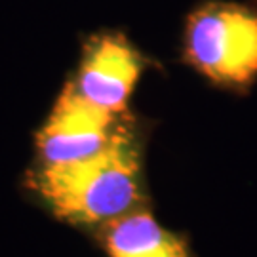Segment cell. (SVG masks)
<instances>
[{
    "label": "cell",
    "mask_w": 257,
    "mask_h": 257,
    "mask_svg": "<svg viewBox=\"0 0 257 257\" xmlns=\"http://www.w3.org/2000/svg\"><path fill=\"white\" fill-rule=\"evenodd\" d=\"M35 189L54 213L73 223H109L139 200V155L134 139L118 128L97 153L65 164L44 166Z\"/></svg>",
    "instance_id": "obj_1"
},
{
    "label": "cell",
    "mask_w": 257,
    "mask_h": 257,
    "mask_svg": "<svg viewBox=\"0 0 257 257\" xmlns=\"http://www.w3.org/2000/svg\"><path fill=\"white\" fill-rule=\"evenodd\" d=\"M185 57L204 78L227 90L257 80V10L236 2H206L185 23Z\"/></svg>",
    "instance_id": "obj_2"
},
{
    "label": "cell",
    "mask_w": 257,
    "mask_h": 257,
    "mask_svg": "<svg viewBox=\"0 0 257 257\" xmlns=\"http://www.w3.org/2000/svg\"><path fill=\"white\" fill-rule=\"evenodd\" d=\"M116 118L118 114L84 99L67 82L37 134V149L44 166L74 162L97 153L118 132Z\"/></svg>",
    "instance_id": "obj_3"
},
{
    "label": "cell",
    "mask_w": 257,
    "mask_h": 257,
    "mask_svg": "<svg viewBox=\"0 0 257 257\" xmlns=\"http://www.w3.org/2000/svg\"><path fill=\"white\" fill-rule=\"evenodd\" d=\"M141 73L143 61L138 50L124 37L107 33L88 42L71 84L84 99L122 116Z\"/></svg>",
    "instance_id": "obj_4"
},
{
    "label": "cell",
    "mask_w": 257,
    "mask_h": 257,
    "mask_svg": "<svg viewBox=\"0 0 257 257\" xmlns=\"http://www.w3.org/2000/svg\"><path fill=\"white\" fill-rule=\"evenodd\" d=\"M105 244L110 257H191L183 240L141 210L109 221Z\"/></svg>",
    "instance_id": "obj_5"
}]
</instances>
